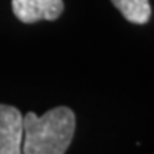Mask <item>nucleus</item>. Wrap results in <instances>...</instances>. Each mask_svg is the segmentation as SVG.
Returning <instances> with one entry per match:
<instances>
[{
    "mask_svg": "<svg viewBox=\"0 0 154 154\" xmlns=\"http://www.w3.org/2000/svg\"><path fill=\"white\" fill-rule=\"evenodd\" d=\"M75 115L69 107H55L38 116L33 112L24 115L22 152L63 154L72 142Z\"/></svg>",
    "mask_w": 154,
    "mask_h": 154,
    "instance_id": "1",
    "label": "nucleus"
},
{
    "mask_svg": "<svg viewBox=\"0 0 154 154\" xmlns=\"http://www.w3.org/2000/svg\"><path fill=\"white\" fill-rule=\"evenodd\" d=\"M24 116L13 106L0 104V154L22 152Z\"/></svg>",
    "mask_w": 154,
    "mask_h": 154,
    "instance_id": "2",
    "label": "nucleus"
},
{
    "mask_svg": "<svg viewBox=\"0 0 154 154\" xmlns=\"http://www.w3.org/2000/svg\"><path fill=\"white\" fill-rule=\"evenodd\" d=\"M14 16L24 24L38 20H55L61 16L63 0H11Z\"/></svg>",
    "mask_w": 154,
    "mask_h": 154,
    "instance_id": "3",
    "label": "nucleus"
},
{
    "mask_svg": "<svg viewBox=\"0 0 154 154\" xmlns=\"http://www.w3.org/2000/svg\"><path fill=\"white\" fill-rule=\"evenodd\" d=\"M116 10L134 24H146L151 17L149 0H112Z\"/></svg>",
    "mask_w": 154,
    "mask_h": 154,
    "instance_id": "4",
    "label": "nucleus"
}]
</instances>
